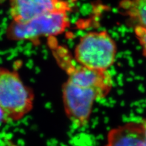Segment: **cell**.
<instances>
[{
	"instance_id": "obj_1",
	"label": "cell",
	"mask_w": 146,
	"mask_h": 146,
	"mask_svg": "<svg viewBox=\"0 0 146 146\" xmlns=\"http://www.w3.org/2000/svg\"><path fill=\"white\" fill-rule=\"evenodd\" d=\"M117 46L106 31H93L80 38L74 49L78 65L91 69L108 71L115 62Z\"/></svg>"
},
{
	"instance_id": "obj_2",
	"label": "cell",
	"mask_w": 146,
	"mask_h": 146,
	"mask_svg": "<svg viewBox=\"0 0 146 146\" xmlns=\"http://www.w3.org/2000/svg\"><path fill=\"white\" fill-rule=\"evenodd\" d=\"M33 91L15 71L0 68V108L8 119L19 121L33 107Z\"/></svg>"
},
{
	"instance_id": "obj_3",
	"label": "cell",
	"mask_w": 146,
	"mask_h": 146,
	"mask_svg": "<svg viewBox=\"0 0 146 146\" xmlns=\"http://www.w3.org/2000/svg\"><path fill=\"white\" fill-rule=\"evenodd\" d=\"M70 25L66 12H55L35 18L26 23L12 22L7 30V37L12 40L35 41L40 38L63 33Z\"/></svg>"
},
{
	"instance_id": "obj_4",
	"label": "cell",
	"mask_w": 146,
	"mask_h": 146,
	"mask_svg": "<svg viewBox=\"0 0 146 146\" xmlns=\"http://www.w3.org/2000/svg\"><path fill=\"white\" fill-rule=\"evenodd\" d=\"M64 109L72 124L82 127L88 124L96 100L104 97L96 90L82 87L66 80L62 87Z\"/></svg>"
},
{
	"instance_id": "obj_5",
	"label": "cell",
	"mask_w": 146,
	"mask_h": 146,
	"mask_svg": "<svg viewBox=\"0 0 146 146\" xmlns=\"http://www.w3.org/2000/svg\"><path fill=\"white\" fill-rule=\"evenodd\" d=\"M70 10L68 0H10V13L17 23H26L47 13Z\"/></svg>"
},
{
	"instance_id": "obj_6",
	"label": "cell",
	"mask_w": 146,
	"mask_h": 146,
	"mask_svg": "<svg viewBox=\"0 0 146 146\" xmlns=\"http://www.w3.org/2000/svg\"><path fill=\"white\" fill-rule=\"evenodd\" d=\"M62 62L68 74L66 80L71 84L96 90L104 98L111 91L113 79L108 71L91 69L80 65H73L67 59Z\"/></svg>"
},
{
	"instance_id": "obj_7",
	"label": "cell",
	"mask_w": 146,
	"mask_h": 146,
	"mask_svg": "<svg viewBox=\"0 0 146 146\" xmlns=\"http://www.w3.org/2000/svg\"><path fill=\"white\" fill-rule=\"evenodd\" d=\"M106 146H146L141 123H127L111 130Z\"/></svg>"
},
{
	"instance_id": "obj_8",
	"label": "cell",
	"mask_w": 146,
	"mask_h": 146,
	"mask_svg": "<svg viewBox=\"0 0 146 146\" xmlns=\"http://www.w3.org/2000/svg\"><path fill=\"white\" fill-rule=\"evenodd\" d=\"M120 6L135 26H146V0H123Z\"/></svg>"
},
{
	"instance_id": "obj_9",
	"label": "cell",
	"mask_w": 146,
	"mask_h": 146,
	"mask_svg": "<svg viewBox=\"0 0 146 146\" xmlns=\"http://www.w3.org/2000/svg\"><path fill=\"white\" fill-rule=\"evenodd\" d=\"M135 34L146 57V26H135Z\"/></svg>"
},
{
	"instance_id": "obj_10",
	"label": "cell",
	"mask_w": 146,
	"mask_h": 146,
	"mask_svg": "<svg viewBox=\"0 0 146 146\" xmlns=\"http://www.w3.org/2000/svg\"><path fill=\"white\" fill-rule=\"evenodd\" d=\"M140 123H141V127H142V129L143 131L145 143H146V119H143V121H141L140 122Z\"/></svg>"
},
{
	"instance_id": "obj_11",
	"label": "cell",
	"mask_w": 146,
	"mask_h": 146,
	"mask_svg": "<svg viewBox=\"0 0 146 146\" xmlns=\"http://www.w3.org/2000/svg\"><path fill=\"white\" fill-rule=\"evenodd\" d=\"M6 119H8L7 117L6 116V114L4 113L3 110L0 108V124H1L3 122L6 121Z\"/></svg>"
}]
</instances>
